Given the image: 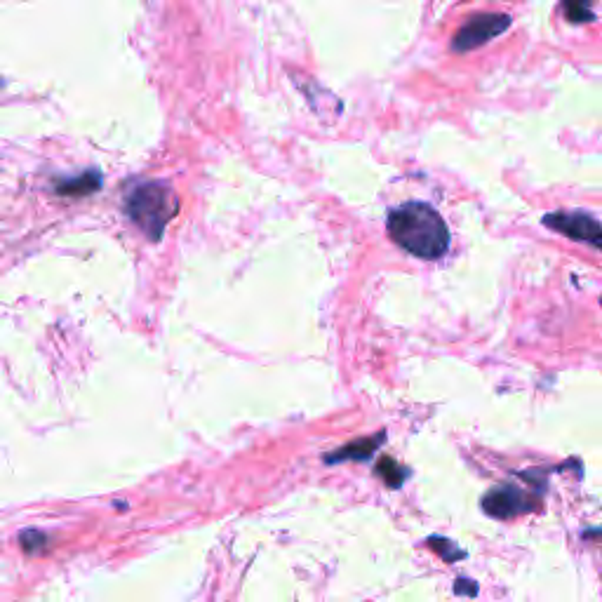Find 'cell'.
Returning a JSON list of instances; mask_svg holds the SVG:
<instances>
[{"label": "cell", "instance_id": "1", "mask_svg": "<svg viewBox=\"0 0 602 602\" xmlns=\"http://www.w3.org/2000/svg\"><path fill=\"white\" fill-rule=\"evenodd\" d=\"M389 236L419 259H440L450 245L443 217L426 203H407L391 212Z\"/></svg>", "mask_w": 602, "mask_h": 602}, {"label": "cell", "instance_id": "2", "mask_svg": "<svg viewBox=\"0 0 602 602\" xmlns=\"http://www.w3.org/2000/svg\"><path fill=\"white\" fill-rule=\"evenodd\" d=\"M179 200L172 186L151 182L132 189L125 198L127 217L135 222L151 240H160L165 226L177 214Z\"/></svg>", "mask_w": 602, "mask_h": 602}, {"label": "cell", "instance_id": "3", "mask_svg": "<svg viewBox=\"0 0 602 602\" xmlns=\"http://www.w3.org/2000/svg\"><path fill=\"white\" fill-rule=\"evenodd\" d=\"M508 26H511V17L508 15H476L461 26L457 36L452 40L454 52H468L483 48L485 43H490L497 36H501Z\"/></svg>", "mask_w": 602, "mask_h": 602}, {"label": "cell", "instance_id": "4", "mask_svg": "<svg viewBox=\"0 0 602 602\" xmlns=\"http://www.w3.org/2000/svg\"><path fill=\"white\" fill-rule=\"evenodd\" d=\"M544 226H548V229L555 233H563V236H567L570 240H579V243H586L602 252V224L598 219L588 217V214H581V212L546 214Z\"/></svg>", "mask_w": 602, "mask_h": 602}, {"label": "cell", "instance_id": "5", "mask_svg": "<svg viewBox=\"0 0 602 602\" xmlns=\"http://www.w3.org/2000/svg\"><path fill=\"white\" fill-rule=\"evenodd\" d=\"M541 506V499L534 497V494L520 490L515 485H501L497 490H492L490 494H485L483 499V508L487 515L492 518L506 520V518H515V515L523 513H532Z\"/></svg>", "mask_w": 602, "mask_h": 602}, {"label": "cell", "instance_id": "6", "mask_svg": "<svg viewBox=\"0 0 602 602\" xmlns=\"http://www.w3.org/2000/svg\"><path fill=\"white\" fill-rule=\"evenodd\" d=\"M99 184H102V179H99L97 172H85V175L78 179H64V182H57L55 191L62 193V196H85V193L97 191Z\"/></svg>", "mask_w": 602, "mask_h": 602}, {"label": "cell", "instance_id": "7", "mask_svg": "<svg viewBox=\"0 0 602 602\" xmlns=\"http://www.w3.org/2000/svg\"><path fill=\"white\" fill-rule=\"evenodd\" d=\"M384 443V436H377V438H367V440H360V443H351L346 447H341V450H337V454H332V457H327V461H344V459H367L370 454L377 450V447Z\"/></svg>", "mask_w": 602, "mask_h": 602}, {"label": "cell", "instance_id": "8", "mask_svg": "<svg viewBox=\"0 0 602 602\" xmlns=\"http://www.w3.org/2000/svg\"><path fill=\"white\" fill-rule=\"evenodd\" d=\"M563 15L572 24L595 22V12L588 0H563Z\"/></svg>", "mask_w": 602, "mask_h": 602}, {"label": "cell", "instance_id": "9", "mask_svg": "<svg viewBox=\"0 0 602 602\" xmlns=\"http://www.w3.org/2000/svg\"><path fill=\"white\" fill-rule=\"evenodd\" d=\"M377 473H379V476H381V478H384V483H386V485H389V487H393V490H398V487H400V485H403V483H405V480H407V476H410V473H407L403 466H400V464H396V461H393V459H389V457H386V459H381V461H379V466H377Z\"/></svg>", "mask_w": 602, "mask_h": 602}, {"label": "cell", "instance_id": "10", "mask_svg": "<svg viewBox=\"0 0 602 602\" xmlns=\"http://www.w3.org/2000/svg\"><path fill=\"white\" fill-rule=\"evenodd\" d=\"M428 544H431L433 551H438L440 555H443L445 560L464 558V551H457L452 541H447V539H431V541H428Z\"/></svg>", "mask_w": 602, "mask_h": 602}, {"label": "cell", "instance_id": "11", "mask_svg": "<svg viewBox=\"0 0 602 602\" xmlns=\"http://www.w3.org/2000/svg\"><path fill=\"white\" fill-rule=\"evenodd\" d=\"M19 541H22L26 553H36V551H40V548H43L45 537L36 530H26L22 537H19Z\"/></svg>", "mask_w": 602, "mask_h": 602}, {"label": "cell", "instance_id": "12", "mask_svg": "<svg viewBox=\"0 0 602 602\" xmlns=\"http://www.w3.org/2000/svg\"><path fill=\"white\" fill-rule=\"evenodd\" d=\"M600 306H602V297H600Z\"/></svg>", "mask_w": 602, "mask_h": 602}]
</instances>
